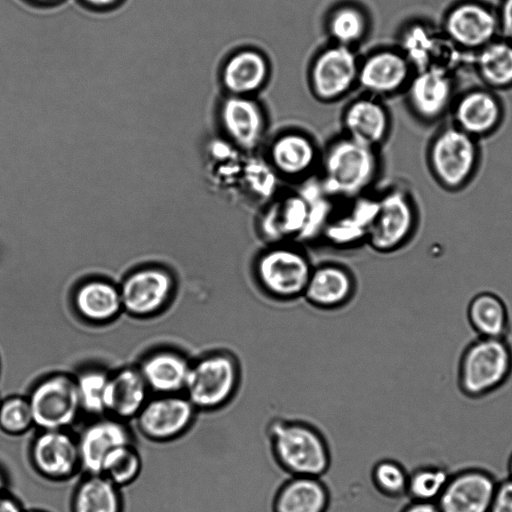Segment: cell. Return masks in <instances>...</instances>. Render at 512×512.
I'll return each instance as SVG.
<instances>
[{
    "label": "cell",
    "instance_id": "1",
    "mask_svg": "<svg viewBox=\"0 0 512 512\" xmlns=\"http://www.w3.org/2000/svg\"><path fill=\"white\" fill-rule=\"evenodd\" d=\"M265 433L274 462L289 476L323 477L330 469V444L315 424L275 417L267 423Z\"/></svg>",
    "mask_w": 512,
    "mask_h": 512
},
{
    "label": "cell",
    "instance_id": "2",
    "mask_svg": "<svg viewBox=\"0 0 512 512\" xmlns=\"http://www.w3.org/2000/svg\"><path fill=\"white\" fill-rule=\"evenodd\" d=\"M483 159L481 141L449 120L440 123L430 136L425 161L433 181L444 191L458 193L477 177Z\"/></svg>",
    "mask_w": 512,
    "mask_h": 512
},
{
    "label": "cell",
    "instance_id": "3",
    "mask_svg": "<svg viewBox=\"0 0 512 512\" xmlns=\"http://www.w3.org/2000/svg\"><path fill=\"white\" fill-rule=\"evenodd\" d=\"M512 376V344L509 338L477 336L463 349L457 367L461 393L472 399L492 394Z\"/></svg>",
    "mask_w": 512,
    "mask_h": 512
},
{
    "label": "cell",
    "instance_id": "4",
    "mask_svg": "<svg viewBox=\"0 0 512 512\" xmlns=\"http://www.w3.org/2000/svg\"><path fill=\"white\" fill-rule=\"evenodd\" d=\"M420 221V207L412 190L391 187L376 199L365 240L376 252L393 253L413 240Z\"/></svg>",
    "mask_w": 512,
    "mask_h": 512
},
{
    "label": "cell",
    "instance_id": "5",
    "mask_svg": "<svg viewBox=\"0 0 512 512\" xmlns=\"http://www.w3.org/2000/svg\"><path fill=\"white\" fill-rule=\"evenodd\" d=\"M240 380L236 356L227 351L212 352L190 365L184 395L198 411H217L234 399Z\"/></svg>",
    "mask_w": 512,
    "mask_h": 512
},
{
    "label": "cell",
    "instance_id": "6",
    "mask_svg": "<svg viewBox=\"0 0 512 512\" xmlns=\"http://www.w3.org/2000/svg\"><path fill=\"white\" fill-rule=\"evenodd\" d=\"M313 265L298 247L274 243L255 258L253 273L259 287L270 297L293 300L303 296Z\"/></svg>",
    "mask_w": 512,
    "mask_h": 512
},
{
    "label": "cell",
    "instance_id": "7",
    "mask_svg": "<svg viewBox=\"0 0 512 512\" xmlns=\"http://www.w3.org/2000/svg\"><path fill=\"white\" fill-rule=\"evenodd\" d=\"M377 171L373 148L347 136L334 141L324 155L325 188L335 196L359 195L374 181Z\"/></svg>",
    "mask_w": 512,
    "mask_h": 512
},
{
    "label": "cell",
    "instance_id": "8",
    "mask_svg": "<svg viewBox=\"0 0 512 512\" xmlns=\"http://www.w3.org/2000/svg\"><path fill=\"white\" fill-rule=\"evenodd\" d=\"M459 90L456 74L430 67L416 70L403 93L413 117L431 127L448 119Z\"/></svg>",
    "mask_w": 512,
    "mask_h": 512
},
{
    "label": "cell",
    "instance_id": "9",
    "mask_svg": "<svg viewBox=\"0 0 512 512\" xmlns=\"http://www.w3.org/2000/svg\"><path fill=\"white\" fill-rule=\"evenodd\" d=\"M460 51L472 55L500 36L496 8L479 0H461L443 14L439 25Z\"/></svg>",
    "mask_w": 512,
    "mask_h": 512
},
{
    "label": "cell",
    "instance_id": "10",
    "mask_svg": "<svg viewBox=\"0 0 512 512\" xmlns=\"http://www.w3.org/2000/svg\"><path fill=\"white\" fill-rule=\"evenodd\" d=\"M27 399L36 430L72 429L82 414L75 379L65 374L42 379Z\"/></svg>",
    "mask_w": 512,
    "mask_h": 512
},
{
    "label": "cell",
    "instance_id": "11",
    "mask_svg": "<svg viewBox=\"0 0 512 512\" xmlns=\"http://www.w3.org/2000/svg\"><path fill=\"white\" fill-rule=\"evenodd\" d=\"M397 47L414 70L436 67L456 74L459 64L471 66V56L456 48L431 22L417 20L407 24ZM457 75V74H456Z\"/></svg>",
    "mask_w": 512,
    "mask_h": 512
},
{
    "label": "cell",
    "instance_id": "12",
    "mask_svg": "<svg viewBox=\"0 0 512 512\" xmlns=\"http://www.w3.org/2000/svg\"><path fill=\"white\" fill-rule=\"evenodd\" d=\"M28 458L33 470L50 482H67L81 472L77 436L72 429L36 430Z\"/></svg>",
    "mask_w": 512,
    "mask_h": 512
},
{
    "label": "cell",
    "instance_id": "13",
    "mask_svg": "<svg viewBox=\"0 0 512 512\" xmlns=\"http://www.w3.org/2000/svg\"><path fill=\"white\" fill-rule=\"evenodd\" d=\"M197 412L184 394H157L148 398L133 421L137 432L147 441L168 443L192 428Z\"/></svg>",
    "mask_w": 512,
    "mask_h": 512
},
{
    "label": "cell",
    "instance_id": "14",
    "mask_svg": "<svg viewBox=\"0 0 512 512\" xmlns=\"http://www.w3.org/2000/svg\"><path fill=\"white\" fill-rule=\"evenodd\" d=\"M505 117L506 107L499 92L478 84L458 91L447 120L481 141L496 134Z\"/></svg>",
    "mask_w": 512,
    "mask_h": 512
},
{
    "label": "cell",
    "instance_id": "15",
    "mask_svg": "<svg viewBox=\"0 0 512 512\" xmlns=\"http://www.w3.org/2000/svg\"><path fill=\"white\" fill-rule=\"evenodd\" d=\"M359 64L351 47L334 43L325 48L318 53L310 68L313 93L323 101L342 97L357 83Z\"/></svg>",
    "mask_w": 512,
    "mask_h": 512
},
{
    "label": "cell",
    "instance_id": "16",
    "mask_svg": "<svg viewBox=\"0 0 512 512\" xmlns=\"http://www.w3.org/2000/svg\"><path fill=\"white\" fill-rule=\"evenodd\" d=\"M174 287L173 276L163 268L149 266L134 270L119 288L122 308L136 317L153 315L167 304Z\"/></svg>",
    "mask_w": 512,
    "mask_h": 512
},
{
    "label": "cell",
    "instance_id": "17",
    "mask_svg": "<svg viewBox=\"0 0 512 512\" xmlns=\"http://www.w3.org/2000/svg\"><path fill=\"white\" fill-rule=\"evenodd\" d=\"M81 473L100 474L106 456L115 448L134 442L128 422L109 415L91 418L76 433Z\"/></svg>",
    "mask_w": 512,
    "mask_h": 512
},
{
    "label": "cell",
    "instance_id": "18",
    "mask_svg": "<svg viewBox=\"0 0 512 512\" xmlns=\"http://www.w3.org/2000/svg\"><path fill=\"white\" fill-rule=\"evenodd\" d=\"M415 70L398 48H384L359 64L357 83L371 95L392 96L404 92Z\"/></svg>",
    "mask_w": 512,
    "mask_h": 512
},
{
    "label": "cell",
    "instance_id": "19",
    "mask_svg": "<svg viewBox=\"0 0 512 512\" xmlns=\"http://www.w3.org/2000/svg\"><path fill=\"white\" fill-rule=\"evenodd\" d=\"M497 483L486 470H461L450 475L436 504L441 512H489Z\"/></svg>",
    "mask_w": 512,
    "mask_h": 512
},
{
    "label": "cell",
    "instance_id": "20",
    "mask_svg": "<svg viewBox=\"0 0 512 512\" xmlns=\"http://www.w3.org/2000/svg\"><path fill=\"white\" fill-rule=\"evenodd\" d=\"M219 119L224 133L237 148L253 150L263 138L265 116L251 96L228 95L222 101Z\"/></svg>",
    "mask_w": 512,
    "mask_h": 512
},
{
    "label": "cell",
    "instance_id": "21",
    "mask_svg": "<svg viewBox=\"0 0 512 512\" xmlns=\"http://www.w3.org/2000/svg\"><path fill=\"white\" fill-rule=\"evenodd\" d=\"M354 291L355 280L346 267L324 263L313 266L302 297L316 308L330 310L348 303Z\"/></svg>",
    "mask_w": 512,
    "mask_h": 512
},
{
    "label": "cell",
    "instance_id": "22",
    "mask_svg": "<svg viewBox=\"0 0 512 512\" xmlns=\"http://www.w3.org/2000/svg\"><path fill=\"white\" fill-rule=\"evenodd\" d=\"M331 493L322 477L289 476L275 491L271 512H328Z\"/></svg>",
    "mask_w": 512,
    "mask_h": 512
},
{
    "label": "cell",
    "instance_id": "23",
    "mask_svg": "<svg viewBox=\"0 0 512 512\" xmlns=\"http://www.w3.org/2000/svg\"><path fill=\"white\" fill-rule=\"evenodd\" d=\"M343 125L345 136L375 148L388 137L391 119L380 101L375 98H359L346 108Z\"/></svg>",
    "mask_w": 512,
    "mask_h": 512
},
{
    "label": "cell",
    "instance_id": "24",
    "mask_svg": "<svg viewBox=\"0 0 512 512\" xmlns=\"http://www.w3.org/2000/svg\"><path fill=\"white\" fill-rule=\"evenodd\" d=\"M266 57L255 49L233 53L223 65L221 81L229 95L251 96L260 90L269 76Z\"/></svg>",
    "mask_w": 512,
    "mask_h": 512
},
{
    "label": "cell",
    "instance_id": "25",
    "mask_svg": "<svg viewBox=\"0 0 512 512\" xmlns=\"http://www.w3.org/2000/svg\"><path fill=\"white\" fill-rule=\"evenodd\" d=\"M139 370L125 368L109 376L106 392V415L129 422L149 398Z\"/></svg>",
    "mask_w": 512,
    "mask_h": 512
},
{
    "label": "cell",
    "instance_id": "26",
    "mask_svg": "<svg viewBox=\"0 0 512 512\" xmlns=\"http://www.w3.org/2000/svg\"><path fill=\"white\" fill-rule=\"evenodd\" d=\"M471 69L480 84L502 92L512 89V42L499 36L471 57Z\"/></svg>",
    "mask_w": 512,
    "mask_h": 512
},
{
    "label": "cell",
    "instance_id": "27",
    "mask_svg": "<svg viewBox=\"0 0 512 512\" xmlns=\"http://www.w3.org/2000/svg\"><path fill=\"white\" fill-rule=\"evenodd\" d=\"M190 365L179 353L161 350L147 356L139 372L150 391L156 394H177L184 391Z\"/></svg>",
    "mask_w": 512,
    "mask_h": 512
},
{
    "label": "cell",
    "instance_id": "28",
    "mask_svg": "<svg viewBox=\"0 0 512 512\" xmlns=\"http://www.w3.org/2000/svg\"><path fill=\"white\" fill-rule=\"evenodd\" d=\"M269 161L281 175L297 178L307 174L317 158L313 142L299 132H286L272 141Z\"/></svg>",
    "mask_w": 512,
    "mask_h": 512
},
{
    "label": "cell",
    "instance_id": "29",
    "mask_svg": "<svg viewBox=\"0 0 512 512\" xmlns=\"http://www.w3.org/2000/svg\"><path fill=\"white\" fill-rule=\"evenodd\" d=\"M121 488L102 474L83 473L70 499V512H123Z\"/></svg>",
    "mask_w": 512,
    "mask_h": 512
},
{
    "label": "cell",
    "instance_id": "30",
    "mask_svg": "<svg viewBox=\"0 0 512 512\" xmlns=\"http://www.w3.org/2000/svg\"><path fill=\"white\" fill-rule=\"evenodd\" d=\"M467 319L480 337L506 338L511 322L505 301L496 293L482 291L475 294L467 306Z\"/></svg>",
    "mask_w": 512,
    "mask_h": 512
},
{
    "label": "cell",
    "instance_id": "31",
    "mask_svg": "<svg viewBox=\"0 0 512 512\" xmlns=\"http://www.w3.org/2000/svg\"><path fill=\"white\" fill-rule=\"evenodd\" d=\"M75 309L80 316L91 322H107L122 309L119 288L99 279L86 281L74 293Z\"/></svg>",
    "mask_w": 512,
    "mask_h": 512
},
{
    "label": "cell",
    "instance_id": "32",
    "mask_svg": "<svg viewBox=\"0 0 512 512\" xmlns=\"http://www.w3.org/2000/svg\"><path fill=\"white\" fill-rule=\"evenodd\" d=\"M309 222L306 203L297 197L288 198L271 207L260 222L261 235L271 244L280 243L285 237L295 236L305 230Z\"/></svg>",
    "mask_w": 512,
    "mask_h": 512
},
{
    "label": "cell",
    "instance_id": "33",
    "mask_svg": "<svg viewBox=\"0 0 512 512\" xmlns=\"http://www.w3.org/2000/svg\"><path fill=\"white\" fill-rule=\"evenodd\" d=\"M142 467V456L133 442L112 450L104 459L100 474L123 488L137 480Z\"/></svg>",
    "mask_w": 512,
    "mask_h": 512
},
{
    "label": "cell",
    "instance_id": "34",
    "mask_svg": "<svg viewBox=\"0 0 512 512\" xmlns=\"http://www.w3.org/2000/svg\"><path fill=\"white\" fill-rule=\"evenodd\" d=\"M368 21L362 9L354 4L335 8L328 19V31L334 43L351 47L366 34Z\"/></svg>",
    "mask_w": 512,
    "mask_h": 512
},
{
    "label": "cell",
    "instance_id": "35",
    "mask_svg": "<svg viewBox=\"0 0 512 512\" xmlns=\"http://www.w3.org/2000/svg\"><path fill=\"white\" fill-rule=\"evenodd\" d=\"M109 376L101 369L90 368L75 378L81 412L90 418L106 415Z\"/></svg>",
    "mask_w": 512,
    "mask_h": 512
},
{
    "label": "cell",
    "instance_id": "36",
    "mask_svg": "<svg viewBox=\"0 0 512 512\" xmlns=\"http://www.w3.org/2000/svg\"><path fill=\"white\" fill-rule=\"evenodd\" d=\"M451 474L438 465H423L409 472L407 493L411 500L436 502Z\"/></svg>",
    "mask_w": 512,
    "mask_h": 512
},
{
    "label": "cell",
    "instance_id": "37",
    "mask_svg": "<svg viewBox=\"0 0 512 512\" xmlns=\"http://www.w3.org/2000/svg\"><path fill=\"white\" fill-rule=\"evenodd\" d=\"M371 481L375 490L389 499L406 496L409 472L398 461L384 458L371 469Z\"/></svg>",
    "mask_w": 512,
    "mask_h": 512
},
{
    "label": "cell",
    "instance_id": "38",
    "mask_svg": "<svg viewBox=\"0 0 512 512\" xmlns=\"http://www.w3.org/2000/svg\"><path fill=\"white\" fill-rule=\"evenodd\" d=\"M34 428L27 397L10 396L0 401V430L7 435L21 436Z\"/></svg>",
    "mask_w": 512,
    "mask_h": 512
},
{
    "label": "cell",
    "instance_id": "39",
    "mask_svg": "<svg viewBox=\"0 0 512 512\" xmlns=\"http://www.w3.org/2000/svg\"><path fill=\"white\" fill-rule=\"evenodd\" d=\"M489 512H512V479L497 483Z\"/></svg>",
    "mask_w": 512,
    "mask_h": 512
},
{
    "label": "cell",
    "instance_id": "40",
    "mask_svg": "<svg viewBox=\"0 0 512 512\" xmlns=\"http://www.w3.org/2000/svg\"><path fill=\"white\" fill-rule=\"evenodd\" d=\"M496 10L500 36L512 42V0H501Z\"/></svg>",
    "mask_w": 512,
    "mask_h": 512
},
{
    "label": "cell",
    "instance_id": "41",
    "mask_svg": "<svg viewBox=\"0 0 512 512\" xmlns=\"http://www.w3.org/2000/svg\"><path fill=\"white\" fill-rule=\"evenodd\" d=\"M400 512H441L436 502L411 500Z\"/></svg>",
    "mask_w": 512,
    "mask_h": 512
},
{
    "label": "cell",
    "instance_id": "42",
    "mask_svg": "<svg viewBox=\"0 0 512 512\" xmlns=\"http://www.w3.org/2000/svg\"><path fill=\"white\" fill-rule=\"evenodd\" d=\"M21 502L10 493L0 497V512H24Z\"/></svg>",
    "mask_w": 512,
    "mask_h": 512
},
{
    "label": "cell",
    "instance_id": "43",
    "mask_svg": "<svg viewBox=\"0 0 512 512\" xmlns=\"http://www.w3.org/2000/svg\"><path fill=\"white\" fill-rule=\"evenodd\" d=\"M85 5L92 7L94 9H110L118 4H120L123 0H81Z\"/></svg>",
    "mask_w": 512,
    "mask_h": 512
},
{
    "label": "cell",
    "instance_id": "44",
    "mask_svg": "<svg viewBox=\"0 0 512 512\" xmlns=\"http://www.w3.org/2000/svg\"><path fill=\"white\" fill-rule=\"evenodd\" d=\"M7 486H8L7 477L4 475L3 470L0 469V497L9 493Z\"/></svg>",
    "mask_w": 512,
    "mask_h": 512
},
{
    "label": "cell",
    "instance_id": "45",
    "mask_svg": "<svg viewBox=\"0 0 512 512\" xmlns=\"http://www.w3.org/2000/svg\"><path fill=\"white\" fill-rule=\"evenodd\" d=\"M30 2H33V3H37V4H50V3H53V2H57L59 0H28Z\"/></svg>",
    "mask_w": 512,
    "mask_h": 512
},
{
    "label": "cell",
    "instance_id": "46",
    "mask_svg": "<svg viewBox=\"0 0 512 512\" xmlns=\"http://www.w3.org/2000/svg\"><path fill=\"white\" fill-rule=\"evenodd\" d=\"M508 473H509V478L512 479V454L510 455L509 462H508Z\"/></svg>",
    "mask_w": 512,
    "mask_h": 512
},
{
    "label": "cell",
    "instance_id": "47",
    "mask_svg": "<svg viewBox=\"0 0 512 512\" xmlns=\"http://www.w3.org/2000/svg\"><path fill=\"white\" fill-rule=\"evenodd\" d=\"M24 512H47V511L42 510V509L33 508V509H25Z\"/></svg>",
    "mask_w": 512,
    "mask_h": 512
}]
</instances>
